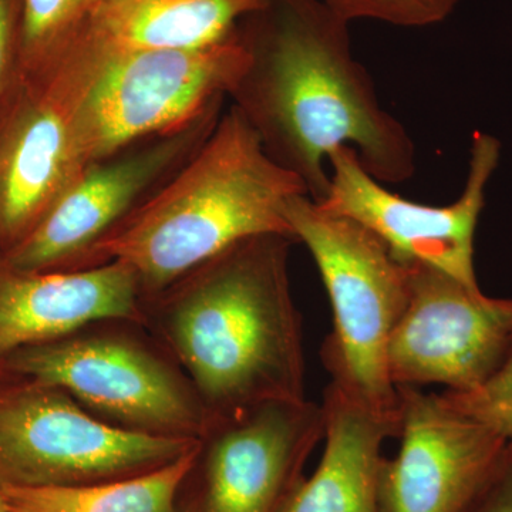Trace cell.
Instances as JSON below:
<instances>
[{
	"mask_svg": "<svg viewBox=\"0 0 512 512\" xmlns=\"http://www.w3.org/2000/svg\"><path fill=\"white\" fill-rule=\"evenodd\" d=\"M409 265V302L387 346L390 380L396 387L477 389L512 348V299L490 298L439 269Z\"/></svg>",
	"mask_w": 512,
	"mask_h": 512,
	"instance_id": "obj_10",
	"label": "cell"
},
{
	"mask_svg": "<svg viewBox=\"0 0 512 512\" xmlns=\"http://www.w3.org/2000/svg\"><path fill=\"white\" fill-rule=\"evenodd\" d=\"M325 448L282 512H380L382 446L396 437L399 417L387 416L329 384L323 400Z\"/></svg>",
	"mask_w": 512,
	"mask_h": 512,
	"instance_id": "obj_15",
	"label": "cell"
},
{
	"mask_svg": "<svg viewBox=\"0 0 512 512\" xmlns=\"http://www.w3.org/2000/svg\"><path fill=\"white\" fill-rule=\"evenodd\" d=\"M323 437V406L306 399L259 404L211 421L191 470L192 511H284Z\"/></svg>",
	"mask_w": 512,
	"mask_h": 512,
	"instance_id": "obj_12",
	"label": "cell"
},
{
	"mask_svg": "<svg viewBox=\"0 0 512 512\" xmlns=\"http://www.w3.org/2000/svg\"><path fill=\"white\" fill-rule=\"evenodd\" d=\"M285 217L311 252L333 312L322 349L333 386L387 416L399 417V392L387 372V346L410 296V265L373 232L295 195Z\"/></svg>",
	"mask_w": 512,
	"mask_h": 512,
	"instance_id": "obj_4",
	"label": "cell"
},
{
	"mask_svg": "<svg viewBox=\"0 0 512 512\" xmlns=\"http://www.w3.org/2000/svg\"><path fill=\"white\" fill-rule=\"evenodd\" d=\"M94 0H23L18 69L52 63L79 35Z\"/></svg>",
	"mask_w": 512,
	"mask_h": 512,
	"instance_id": "obj_18",
	"label": "cell"
},
{
	"mask_svg": "<svg viewBox=\"0 0 512 512\" xmlns=\"http://www.w3.org/2000/svg\"><path fill=\"white\" fill-rule=\"evenodd\" d=\"M140 279L123 262L77 271H22L0 258V362L104 322L143 326Z\"/></svg>",
	"mask_w": 512,
	"mask_h": 512,
	"instance_id": "obj_14",
	"label": "cell"
},
{
	"mask_svg": "<svg viewBox=\"0 0 512 512\" xmlns=\"http://www.w3.org/2000/svg\"><path fill=\"white\" fill-rule=\"evenodd\" d=\"M198 448L200 441L177 460L138 476L69 487H2L0 498L9 512H175Z\"/></svg>",
	"mask_w": 512,
	"mask_h": 512,
	"instance_id": "obj_17",
	"label": "cell"
},
{
	"mask_svg": "<svg viewBox=\"0 0 512 512\" xmlns=\"http://www.w3.org/2000/svg\"><path fill=\"white\" fill-rule=\"evenodd\" d=\"M23 0H0V96L19 64Z\"/></svg>",
	"mask_w": 512,
	"mask_h": 512,
	"instance_id": "obj_22",
	"label": "cell"
},
{
	"mask_svg": "<svg viewBox=\"0 0 512 512\" xmlns=\"http://www.w3.org/2000/svg\"><path fill=\"white\" fill-rule=\"evenodd\" d=\"M272 0H94L76 40L104 53L200 47Z\"/></svg>",
	"mask_w": 512,
	"mask_h": 512,
	"instance_id": "obj_16",
	"label": "cell"
},
{
	"mask_svg": "<svg viewBox=\"0 0 512 512\" xmlns=\"http://www.w3.org/2000/svg\"><path fill=\"white\" fill-rule=\"evenodd\" d=\"M293 242L242 239L143 301V328L190 379L208 424L305 399L301 316L289 282Z\"/></svg>",
	"mask_w": 512,
	"mask_h": 512,
	"instance_id": "obj_2",
	"label": "cell"
},
{
	"mask_svg": "<svg viewBox=\"0 0 512 512\" xmlns=\"http://www.w3.org/2000/svg\"><path fill=\"white\" fill-rule=\"evenodd\" d=\"M501 151L497 137L476 131L460 197L433 207L387 190L367 173L353 148L342 147L329 158L328 192L318 204L369 229L404 264L431 266L471 288H480L474 239Z\"/></svg>",
	"mask_w": 512,
	"mask_h": 512,
	"instance_id": "obj_9",
	"label": "cell"
},
{
	"mask_svg": "<svg viewBox=\"0 0 512 512\" xmlns=\"http://www.w3.org/2000/svg\"><path fill=\"white\" fill-rule=\"evenodd\" d=\"M101 66L73 47L39 69L16 70L0 96V254L39 224L89 164L77 120Z\"/></svg>",
	"mask_w": 512,
	"mask_h": 512,
	"instance_id": "obj_6",
	"label": "cell"
},
{
	"mask_svg": "<svg viewBox=\"0 0 512 512\" xmlns=\"http://www.w3.org/2000/svg\"><path fill=\"white\" fill-rule=\"evenodd\" d=\"M249 63L228 103L254 128L266 153L325 198L326 161L353 148L383 184L410 180L416 147L377 96L352 52L349 22L323 0H272L239 23Z\"/></svg>",
	"mask_w": 512,
	"mask_h": 512,
	"instance_id": "obj_1",
	"label": "cell"
},
{
	"mask_svg": "<svg viewBox=\"0 0 512 512\" xmlns=\"http://www.w3.org/2000/svg\"><path fill=\"white\" fill-rule=\"evenodd\" d=\"M96 325L20 349L0 372L57 387L121 429L200 439L207 412L173 357L134 332Z\"/></svg>",
	"mask_w": 512,
	"mask_h": 512,
	"instance_id": "obj_5",
	"label": "cell"
},
{
	"mask_svg": "<svg viewBox=\"0 0 512 512\" xmlns=\"http://www.w3.org/2000/svg\"><path fill=\"white\" fill-rule=\"evenodd\" d=\"M0 512H9L8 508H6L5 504H3L2 498H0Z\"/></svg>",
	"mask_w": 512,
	"mask_h": 512,
	"instance_id": "obj_23",
	"label": "cell"
},
{
	"mask_svg": "<svg viewBox=\"0 0 512 512\" xmlns=\"http://www.w3.org/2000/svg\"><path fill=\"white\" fill-rule=\"evenodd\" d=\"M101 53L77 120L87 163L225 107L249 63L239 25L210 45Z\"/></svg>",
	"mask_w": 512,
	"mask_h": 512,
	"instance_id": "obj_7",
	"label": "cell"
},
{
	"mask_svg": "<svg viewBox=\"0 0 512 512\" xmlns=\"http://www.w3.org/2000/svg\"><path fill=\"white\" fill-rule=\"evenodd\" d=\"M399 392V451L379 473L380 512H463L508 443L441 394Z\"/></svg>",
	"mask_w": 512,
	"mask_h": 512,
	"instance_id": "obj_13",
	"label": "cell"
},
{
	"mask_svg": "<svg viewBox=\"0 0 512 512\" xmlns=\"http://www.w3.org/2000/svg\"><path fill=\"white\" fill-rule=\"evenodd\" d=\"M198 441L121 429L63 390L32 380L0 386V488L134 477L177 460Z\"/></svg>",
	"mask_w": 512,
	"mask_h": 512,
	"instance_id": "obj_8",
	"label": "cell"
},
{
	"mask_svg": "<svg viewBox=\"0 0 512 512\" xmlns=\"http://www.w3.org/2000/svg\"><path fill=\"white\" fill-rule=\"evenodd\" d=\"M346 22L376 20L400 28H426L444 22L461 0H323Z\"/></svg>",
	"mask_w": 512,
	"mask_h": 512,
	"instance_id": "obj_19",
	"label": "cell"
},
{
	"mask_svg": "<svg viewBox=\"0 0 512 512\" xmlns=\"http://www.w3.org/2000/svg\"><path fill=\"white\" fill-rule=\"evenodd\" d=\"M457 412L484 424L512 444V348L503 365L487 382L470 392H444Z\"/></svg>",
	"mask_w": 512,
	"mask_h": 512,
	"instance_id": "obj_20",
	"label": "cell"
},
{
	"mask_svg": "<svg viewBox=\"0 0 512 512\" xmlns=\"http://www.w3.org/2000/svg\"><path fill=\"white\" fill-rule=\"evenodd\" d=\"M301 194L308 195L301 178L269 157L254 128L229 104L204 143L74 271L123 262L140 279L144 299L150 298L242 239H293L285 205Z\"/></svg>",
	"mask_w": 512,
	"mask_h": 512,
	"instance_id": "obj_3",
	"label": "cell"
},
{
	"mask_svg": "<svg viewBox=\"0 0 512 512\" xmlns=\"http://www.w3.org/2000/svg\"><path fill=\"white\" fill-rule=\"evenodd\" d=\"M224 109L87 164L39 224L0 258L22 271H74L101 237L204 143Z\"/></svg>",
	"mask_w": 512,
	"mask_h": 512,
	"instance_id": "obj_11",
	"label": "cell"
},
{
	"mask_svg": "<svg viewBox=\"0 0 512 512\" xmlns=\"http://www.w3.org/2000/svg\"><path fill=\"white\" fill-rule=\"evenodd\" d=\"M463 512H512V444Z\"/></svg>",
	"mask_w": 512,
	"mask_h": 512,
	"instance_id": "obj_21",
	"label": "cell"
}]
</instances>
